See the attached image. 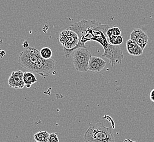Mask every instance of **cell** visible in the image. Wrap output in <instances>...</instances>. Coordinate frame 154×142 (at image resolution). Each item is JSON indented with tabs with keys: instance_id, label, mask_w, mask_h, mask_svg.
Here are the masks:
<instances>
[{
	"instance_id": "cell-15",
	"label": "cell",
	"mask_w": 154,
	"mask_h": 142,
	"mask_svg": "<svg viewBox=\"0 0 154 142\" xmlns=\"http://www.w3.org/2000/svg\"><path fill=\"white\" fill-rule=\"evenodd\" d=\"M40 52V55L43 59L45 60L50 59L53 55V51L51 48L45 47L42 48Z\"/></svg>"
},
{
	"instance_id": "cell-10",
	"label": "cell",
	"mask_w": 154,
	"mask_h": 142,
	"mask_svg": "<svg viewBox=\"0 0 154 142\" xmlns=\"http://www.w3.org/2000/svg\"><path fill=\"white\" fill-rule=\"evenodd\" d=\"M106 66V62L101 57L91 56L89 61L88 70L94 73H97L103 69Z\"/></svg>"
},
{
	"instance_id": "cell-11",
	"label": "cell",
	"mask_w": 154,
	"mask_h": 142,
	"mask_svg": "<svg viewBox=\"0 0 154 142\" xmlns=\"http://www.w3.org/2000/svg\"><path fill=\"white\" fill-rule=\"evenodd\" d=\"M128 53L132 56H140L142 55L143 50L134 42L128 39L126 43Z\"/></svg>"
},
{
	"instance_id": "cell-19",
	"label": "cell",
	"mask_w": 154,
	"mask_h": 142,
	"mask_svg": "<svg viewBox=\"0 0 154 142\" xmlns=\"http://www.w3.org/2000/svg\"><path fill=\"white\" fill-rule=\"evenodd\" d=\"M6 51L3 49H0V57L3 58L6 55Z\"/></svg>"
},
{
	"instance_id": "cell-2",
	"label": "cell",
	"mask_w": 154,
	"mask_h": 142,
	"mask_svg": "<svg viewBox=\"0 0 154 142\" xmlns=\"http://www.w3.org/2000/svg\"><path fill=\"white\" fill-rule=\"evenodd\" d=\"M114 127H107L101 122L90 124L84 134L85 142H115L113 135Z\"/></svg>"
},
{
	"instance_id": "cell-17",
	"label": "cell",
	"mask_w": 154,
	"mask_h": 142,
	"mask_svg": "<svg viewBox=\"0 0 154 142\" xmlns=\"http://www.w3.org/2000/svg\"><path fill=\"white\" fill-rule=\"evenodd\" d=\"M48 142H59L57 133H49Z\"/></svg>"
},
{
	"instance_id": "cell-9",
	"label": "cell",
	"mask_w": 154,
	"mask_h": 142,
	"mask_svg": "<svg viewBox=\"0 0 154 142\" xmlns=\"http://www.w3.org/2000/svg\"><path fill=\"white\" fill-rule=\"evenodd\" d=\"M24 72L20 70L13 72L8 78V85L11 88L15 89H23L25 83L23 80Z\"/></svg>"
},
{
	"instance_id": "cell-14",
	"label": "cell",
	"mask_w": 154,
	"mask_h": 142,
	"mask_svg": "<svg viewBox=\"0 0 154 142\" xmlns=\"http://www.w3.org/2000/svg\"><path fill=\"white\" fill-rule=\"evenodd\" d=\"M108 43L113 45H119L124 41V39L122 35L118 36H112L109 38H107Z\"/></svg>"
},
{
	"instance_id": "cell-8",
	"label": "cell",
	"mask_w": 154,
	"mask_h": 142,
	"mask_svg": "<svg viewBox=\"0 0 154 142\" xmlns=\"http://www.w3.org/2000/svg\"><path fill=\"white\" fill-rule=\"evenodd\" d=\"M130 39L134 42L143 51L148 44V36L139 28L134 29L131 33Z\"/></svg>"
},
{
	"instance_id": "cell-16",
	"label": "cell",
	"mask_w": 154,
	"mask_h": 142,
	"mask_svg": "<svg viewBox=\"0 0 154 142\" xmlns=\"http://www.w3.org/2000/svg\"><path fill=\"white\" fill-rule=\"evenodd\" d=\"M122 31L119 27L117 26H114L112 28H109L107 30L106 32V35L107 38H109L112 36H118L121 35Z\"/></svg>"
},
{
	"instance_id": "cell-5",
	"label": "cell",
	"mask_w": 154,
	"mask_h": 142,
	"mask_svg": "<svg viewBox=\"0 0 154 142\" xmlns=\"http://www.w3.org/2000/svg\"><path fill=\"white\" fill-rule=\"evenodd\" d=\"M103 50L104 53L101 56L109 60V65L114 67L122 63L124 57L123 52L119 46L109 44Z\"/></svg>"
},
{
	"instance_id": "cell-6",
	"label": "cell",
	"mask_w": 154,
	"mask_h": 142,
	"mask_svg": "<svg viewBox=\"0 0 154 142\" xmlns=\"http://www.w3.org/2000/svg\"><path fill=\"white\" fill-rule=\"evenodd\" d=\"M60 43L66 49H72L77 46L79 37L77 33L69 29L63 30L59 35Z\"/></svg>"
},
{
	"instance_id": "cell-20",
	"label": "cell",
	"mask_w": 154,
	"mask_h": 142,
	"mask_svg": "<svg viewBox=\"0 0 154 142\" xmlns=\"http://www.w3.org/2000/svg\"><path fill=\"white\" fill-rule=\"evenodd\" d=\"M23 46L24 47V48H26L28 47V46H29V43L27 42V41H24V43L23 44Z\"/></svg>"
},
{
	"instance_id": "cell-1",
	"label": "cell",
	"mask_w": 154,
	"mask_h": 142,
	"mask_svg": "<svg viewBox=\"0 0 154 142\" xmlns=\"http://www.w3.org/2000/svg\"><path fill=\"white\" fill-rule=\"evenodd\" d=\"M110 27L95 20H86L83 19L72 25L69 29L76 33L79 37L78 44L75 47L68 50L63 48V52L66 58H68L75 49L80 48H86L87 42L95 41L102 46L103 49L109 45L107 40L106 32Z\"/></svg>"
},
{
	"instance_id": "cell-3",
	"label": "cell",
	"mask_w": 154,
	"mask_h": 142,
	"mask_svg": "<svg viewBox=\"0 0 154 142\" xmlns=\"http://www.w3.org/2000/svg\"><path fill=\"white\" fill-rule=\"evenodd\" d=\"M40 56V52L36 48L28 47L19 54L18 63L27 71L34 73L36 62Z\"/></svg>"
},
{
	"instance_id": "cell-13",
	"label": "cell",
	"mask_w": 154,
	"mask_h": 142,
	"mask_svg": "<svg viewBox=\"0 0 154 142\" xmlns=\"http://www.w3.org/2000/svg\"><path fill=\"white\" fill-rule=\"evenodd\" d=\"M49 133L47 131H39L34 134V139L36 142H48Z\"/></svg>"
},
{
	"instance_id": "cell-12",
	"label": "cell",
	"mask_w": 154,
	"mask_h": 142,
	"mask_svg": "<svg viewBox=\"0 0 154 142\" xmlns=\"http://www.w3.org/2000/svg\"><path fill=\"white\" fill-rule=\"evenodd\" d=\"M23 80L27 88H30L32 84L37 82V79L34 73L28 71L24 72Z\"/></svg>"
},
{
	"instance_id": "cell-4",
	"label": "cell",
	"mask_w": 154,
	"mask_h": 142,
	"mask_svg": "<svg viewBox=\"0 0 154 142\" xmlns=\"http://www.w3.org/2000/svg\"><path fill=\"white\" fill-rule=\"evenodd\" d=\"M91 54L86 48H80L74 51L72 59L75 70L80 72H87Z\"/></svg>"
},
{
	"instance_id": "cell-7",
	"label": "cell",
	"mask_w": 154,
	"mask_h": 142,
	"mask_svg": "<svg viewBox=\"0 0 154 142\" xmlns=\"http://www.w3.org/2000/svg\"><path fill=\"white\" fill-rule=\"evenodd\" d=\"M55 66V61L53 59L45 60L40 56L36 62L35 73L42 77H46L54 71Z\"/></svg>"
},
{
	"instance_id": "cell-21",
	"label": "cell",
	"mask_w": 154,
	"mask_h": 142,
	"mask_svg": "<svg viewBox=\"0 0 154 142\" xmlns=\"http://www.w3.org/2000/svg\"></svg>"
},
{
	"instance_id": "cell-18",
	"label": "cell",
	"mask_w": 154,
	"mask_h": 142,
	"mask_svg": "<svg viewBox=\"0 0 154 142\" xmlns=\"http://www.w3.org/2000/svg\"><path fill=\"white\" fill-rule=\"evenodd\" d=\"M149 96H150V100H151L152 102H154V89H152V90H151Z\"/></svg>"
}]
</instances>
